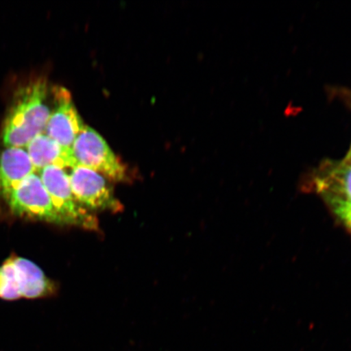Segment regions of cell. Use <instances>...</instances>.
<instances>
[{
  "label": "cell",
  "instance_id": "3",
  "mask_svg": "<svg viewBox=\"0 0 351 351\" xmlns=\"http://www.w3.org/2000/svg\"><path fill=\"white\" fill-rule=\"evenodd\" d=\"M75 166L93 169L115 182L128 179L127 168L97 132L85 125L72 147Z\"/></svg>",
  "mask_w": 351,
  "mask_h": 351
},
{
  "label": "cell",
  "instance_id": "12",
  "mask_svg": "<svg viewBox=\"0 0 351 351\" xmlns=\"http://www.w3.org/2000/svg\"><path fill=\"white\" fill-rule=\"evenodd\" d=\"M329 206H330L333 213L351 232V204L336 203L329 204Z\"/></svg>",
  "mask_w": 351,
  "mask_h": 351
},
{
  "label": "cell",
  "instance_id": "9",
  "mask_svg": "<svg viewBox=\"0 0 351 351\" xmlns=\"http://www.w3.org/2000/svg\"><path fill=\"white\" fill-rule=\"evenodd\" d=\"M11 258L21 298L35 300L51 295L54 292L53 283L37 265L27 258L16 256Z\"/></svg>",
  "mask_w": 351,
  "mask_h": 351
},
{
  "label": "cell",
  "instance_id": "4",
  "mask_svg": "<svg viewBox=\"0 0 351 351\" xmlns=\"http://www.w3.org/2000/svg\"><path fill=\"white\" fill-rule=\"evenodd\" d=\"M71 169L70 185L74 197L82 207L113 213L123 210V205L114 196L102 175L83 166L77 165Z\"/></svg>",
  "mask_w": 351,
  "mask_h": 351
},
{
  "label": "cell",
  "instance_id": "10",
  "mask_svg": "<svg viewBox=\"0 0 351 351\" xmlns=\"http://www.w3.org/2000/svg\"><path fill=\"white\" fill-rule=\"evenodd\" d=\"M27 151L35 170L57 165L64 169L75 167L71 154L65 152L60 145L45 134H38L27 145Z\"/></svg>",
  "mask_w": 351,
  "mask_h": 351
},
{
  "label": "cell",
  "instance_id": "13",
  "mask_svg": "<svg viewBox=\"0 0 351 351\" xmlns=\"http://www.w3.org/2000/svg\"><path fill=\"white\" fill-rule=\"evenodd\" d=\"M345 158H346V159L351 160V144H350V147L349 149V152L348 154H346V156Z\"/></svg>",
  "mask_w": 351,
  "mask_h": 351
},
{
  "label": "cell",
  "instance_id": "8",
  "mask_svg": "<svg viewBox=\"0 0 351 351\" xmlns=\"http://www.w3.org/2000/svg\"><path fill=\"white\" fill-rule=\"evenodd\" d=\"M35 168L24 147H5L0 152V195L5 199Z\"/></svg>",
  "mask_w": 351,
  "mask_h": 351
},
{
  "label": "cell",
  "instance_id": "7",
  "mask_svg": "<svg viewBox=\"0 0 351 351\" xmlns=\"http://www.w3.org/2000/svg\"><path fill=\"white\" fill-rule=\"evenodd\" d=\"M311 183L328 204H351V160L326 162L317 170Z\"/></svg>",
  "mask_w": 351,
  "mask_h": 351
},
{
  "label": "cell",
  "instance_id": "2",
  "mask_svg": "<svg viewBox=\"0 0 351 351\" xmlns=\"http://www.w3.org/2000/svg\"><path fill=\"white\" fill-rule=\"evenodd\" d=\"M39 177L49 195L61 221L65 225L77 226L84 229H98V219L77 203L70 185L69 175L65 169L50 165L39 171Z\"/></svg>",
  "mask_w": 351,
  "mask_h": 351
},
{
  "label": "cell",
  "instance_id": "5",
  "mask_svg": "<svg viewBox=\"0 0 351 351\" xmlns=\"http://www.w3.org/2000/svg\"><path fill=\"white\" fill-rule=\"evenodd\" d=\"M7 200L12 213L16 216L63 223L40 177L35 173L16 187Z\"/></svg>",
  "mask_w": 351,
  "mask_h": 351
},
{
  "label": "cell",
  "instance_id": "11",
  "mask_svg": "<svg viewBox=\"0 0 351 351\" xmlns=\"http://www.w3.org/2000/svg\"><path fill=\"white\" fill-rule=\"evenodd\" d=\"M0 298L8 301L21 298L11 257L0 266Z\"/></svg>",
  "mask_w": 351,
  "mask_h": 351
},
{
  "label": "cell",
  "instance_id": "6",
  "mask_svg": "<svg viewBox=\"0 0 351 351\" xmlns=\"http://www.w3.org/2000/svg\"><path fill=\"white\" fill-rule=\"evenodd\" d=\"M51 91L54 108L44 133L72 155L73 145L85 125L74 106L69 91L60 86H55Z\"/></svg>",
  "mask_w": 351,
  "mask_h": 351
},
{
  "label": "cell",
  "instance_id": "1",
  "mask_svg": "<svg viewBox=\"0 0 351 351\" xmlns=\"http://www.w3.org/2000/svg\"><path fill=\"white\" fill-rule=\"evenodd\" d=\"M48 92L45 78L30 81L16 91L3 125L4 146L25 147L45 132L51 113L47 105Z\"/></svg>",
  "mask_w": 351,
  "mask_h": 351
}]
</instances>
